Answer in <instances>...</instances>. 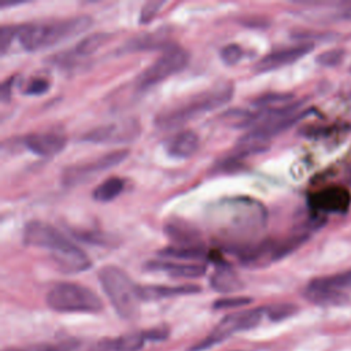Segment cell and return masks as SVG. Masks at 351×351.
Wrapping results in <instances>:
<instances>
[{"mask_svg": "<svg viewBox=\"0 0 351 351\" xmlns=\"http://www.w3.org/2000/svg\"><path fill=\"white\" fill-rule=\"evenodd\" d=\"M210 223L218 237L241 251L258 243L267 225V210L250 196L228 197L211 207Z\"/></svg>", "mask_w": 351, "mask_h": 351, "instance_id": "1", "label": "cell"}, {"mask_svg": "<svg viewBox=\"0 0 351 351\" xmlns=\"http://www.w3.org/2000/svg\"><path fill=\"white\" fill-rule=\"evenodd\" d=\"M23 243L47 250L55 266L66 274H75L92 266L89 256L60 230L43 221H30L23 228Z\"/></svg>", "mask_w": 351, "mask_h": 351, "instance_id": "2", "label": "cell"}, {"mask_svg": "<svg viewBox=\"0 0 351 351\" xmlns=\"http://www.w3.org/2000/svg\"><path fill=\"white\" fill-rule=\"evenodd\" d=\"M233 92L234 88L232 82H219L203 92H199L188 100L162 111L156 117L155 123L162 130L177 129L197 117L221 108L230 101Z\"/></svg>", "mask_w": 351, "mask_h": 351, "instance_id": "3", "label": "cell"}, {"mask_svg": "<svg viewBox=\"0 0 351 351\" xmlns=\"http://www.w3.org/2000/svg\"><path fill=\"white\" fill-rule=\"evenodd\" d=\"M92 26L89 15H78L55 22L26 23L18 29V40L27 52L51 48L62 41L70 40Z\"/></svg>", "mask_w": 351, "mask_h": 351, "instance_id": "4", "label": "cell"}, {"mask_svg": "<svg viewBox=\"0 0 351 351\" xmlns=\"http://www.w3.org/2000/svg\"><path fill=\"white\" fill-rule=\"evenodd\" d=\"M99 281L114 310L125 319H133L140 310V287L119 267L108 265L100 269Z\"/></svg>", "mask_w": 351, "mask_h": 351, "instance_id": "5", "label": "cell"}, {"mask_svg": "<svg viewBox=\"0 0 351 351\" xmlns=\"http://www.w3.org/2000/svg\"><path fill=\"white\" fill-rule=\"evenodd\" d=\"M45 302L58 313H99L103 310L101 299L89 288L74 282H59L53 285Z\"/></svg>", "mask_w": 351, "mask_h": 351, "instance_id": "6", "label": "cell"}, {"mask_svg": "<svg viewBox=\"0 0 351 351\" xmlns=\"http://www.w3.org/2000/svg\"><path fill=\"white\" fill-rule=\"evenodd\" d=\"M189 62V53L186 49L173 44L159 55L154 63H151L136 80L138 89H148L167 80L169 77L182 71Z\"/></svg>", "mask_w": 351, "mask_h": 351, "instance_id": "7", "label": "cell"}, {"mask_svg": "<svg viewBox=\"0 0 351 351\" xmlns=\"http://www.w3.org/2000/svg\"><path fill=\"white\" fill-rule=\"evenodd\" d=\"M129 156V149H115L106 152L100 155L99 158L82 162V163H74L71 166H67L62 173V182L64 186H75L80 184H84L86 181H90L96 174H100L103 171H107L119 163H122Z\"/></svg>", "mask_w": 351, "mask_h": 351, "instance_id": "8", "label": "cell"}, {"mask_svg": "<svg viewBox=\"0 0 351 351\" xmlns=\"http://www.w3.org/2000/svg\"><path fill=\"white\" fill-rule=\"evenodd\" d=\"M263 315H265V308L263 307H258V308H252V310H244V311L229 314V315L223 317L217 324V326L208 333V336L204 340H202L200 343L195 344V347H192L191 351L206 350V348L213 347L214 344L228 339L234 332L252 329V328H255L261 322Z\"/></svg>", "mask_w": 351, "mask_h": 351, "instance_id": "9", "label": "cell"}, {"mask_svg": "<svg viewBox=\"0 0 351 351\" xmlns=\"http://www.w3.org/2000/svg\"><path fill=\"white\" fill-rule=\"evenodd\" d=\"M140 134V123L137 119L128 118L117 122L100 125L89 130L84 140L93 144H126L136 140Z\"/></svg>", "mask_w": 351, "mask_h": 351, "instance_id": "10", "label": "cell"}, {"mask_svg": "<svg viewBox=\"0 0 351 351\" xmlns=\"http://www.w3.org/2000/svg\"><path fill=\"white\" fill-rule=\"evenodd\" d=\"M310 208L324 214H344L351 206V193L344 186H328L308 197Z\"/></svg>", "mask_w": 351, "mask_h": 351, "instance_id": "11", "label": "cell"}, {"mask_svg": "<svg viewBox=\"0 0 351 351\" xmlns=\"http://www.w3.org/2000/svg\"><path fill=\"white\" fill-rule=\"evenodd\" d=\"M110 38H111V36L106 32L89 34V36L84 37L82 40H80L78 44L75 47H73L71 49L56 53L52 58V62L62 66V67L74 66L78 62H81L82 59L90 56L96 51H99V48H101Z\"/></svg>", "mask_w": 351, "mask_h": 351, "instance_id": "12", "label": "cell"}, {"mask_svg": "<svg viewBox=\"0 0 351 351\" xmlns=\"http://www.w3.org/2000/svg\"><path fill=\"white\" fill-rule=\"evenodd\" d=\"M313 48L314 45L311 43H300L296 45L271 51L258 60V63L255 64V71L267 73V71H273L284 66L292 64L299 59H302L303 56H306L308 52H311Z\"/></svg>", "mask_w": 351, "mask_h": 351, "instance_id": "13", "label": "cell"}, {"mask_svg": "<svg viewBox=\"0 0 351 351\" xmlns=\"http://www.w3.org/2000/svg\"><path fill=\"white\" fill-rule=\"evenodd\" d=\"M66 137L60 132L30 133L21 138V144L34 155L49 158L58 155L66 147Z\"/></svg>", "mask_w": 351, "mask_h": 351, "instance_id": "14", "label": "cell"}, {"mask_svg": "<svg viewBox=\"0 0 351 351\" xmlns=\"http://www.w3.org/2000/svg\"><path fill=\"white\" fill-rule=\"evenodd\" d=\"M166 236L171 240V245L177 247H204L200 232L189 222L181 218L169 219L165 226Z\"/></svg>", "mask_w": 351, "mask_h": 351, "instance_id": "15", "label": "cell"}, {"mask_svg": "<svg viewBox=\"0 0 351 351\" xmlns=\"http://www.w3.org/2000/svg\"><path fill=\"white\" fill-rule=\"evenodd\" d=\"M173 44L170 43V32L166 27L158 29L151 33H144L128 40L119 52H140V51H156L167 49Z\"/></svg>", "mask_w": 351, "mask_h": 351, "instance_id": "16", "label": "cell"}, {"mask_svg": "<svg viewBox=\"0 0 351 351\" xmlns=\"http://www.w3.org/2000/svg\"><path fill=\"white\" fill-rule=\"evenodd\" d=\"M165 151L174 159H186L199 148V137L192 130H181L171 134L163 144Z\"/></svg>", "mask_w": 351, "mask_h": 351, "instance_id": "17", "label": "cell"}, {"mask_svg": "<svg viewBox=\"0 0 351 351\" xmlns=\"http://www.w3.org/2000/svg\"><path fill=\"white\" fill-rule=\"evenodd\" d=\"M145 267L155 271H165L170 277L177 278H197L206 274V266L202 263H182L167 259L149 261L147 262Z\"/></svg>", "mask_w": 351, "mask_h": 351, "instance_id": "18", "label": "cell"}, {"mask_svg": "<svg viewBox=\"0 0 351 351\" xmlns=\"http://www.w3.org/2000/svg\"><path fill=\"white\" fill-rule=\"evenodd\" d=\"M210 287L219 293H233L244 285L237 273L226 262L218 263L210 277Z\"/></svg>", "mask_w": 351, "mask_h": 351, "instance_id": "19", "label": "cell"}, {"mask_svg": "<svg viewBox=\"0 0 351 351\" xmlns=\"http://www.w3.org/2000/svg\"><path fill=\"white\" fill-rule=\"evenodd\" d=\"M351 288V267L330 276H322L313 278L307 287L306 292H343V289Z\"/></svg>", "mask_w": 351, "mask_h": 351, "instance_id": "20", "label": "cell"}, {"mask_svg": "<svg viewBox=\"0 0 351 351\" xmlns=\"http://www.w3.org/2000/svg\"><path fill=\"white\" fill-rule=\"evenodd\" d=\"M200 292V287L195 284H181V285H145L140 287L141 300H159L165 298L192 295Z\"/></svg>", "mask_w": 351, "mask_h": 351, "instance_id": "21", "label": "cell"}, {"mask_svg": "<svg viewBox=\"0 0 351 351\" xmlns=\"http://www.w3.org/2000/svg\"><path fill=\"white\" fill-rule=\"evenodd\" d=\"M158 255L163 259H176V261H186L192 263H197L207 258L206 247H177L169 245L159 250Z\"/></svg>", "mask_w": 351, "mask_h": 351, "instance_id": "22", "label": "cell"}, {"mask_svg": "<svg viewBox=\"0 0 351 351\" xmlns=\"http://www.w3.org/2000/svg\"><path fill=\"white\" fill-rule=\"evenodd\" d=\"M71 234L82 243H88L97 247L111 248L118 244V239L110 233L101 230H92V229H71Z\"/></svg>", "mask_w": 351, "mask_h": 351, "instance_id": "23", "label": "cell"}, {"mask_svg": "<svg viewBox=\"0 0 351 351\" xmlns=\"http://www.w3.org/2000/svg\"><path fill=\"white\" fill-rule=\"evenodd\" d=\"M125 188V181L121 177H108L95 188L92 196L96 202L108 203L117 199Z\"/></svg>", "mask_w": 351, "mask_h": 351, "instance_id": "24", "label": "cell"}, {"mask_svg": "<svg viewBox=\"0 0 351 351\" xmlns=\"http://www.w3.org/2000/svg\"><path fill=\"white\" fill-rule=\"evenodd\" d=\"M293 95L291 93H278V92H270L265 93L256 99L252 100V104L258 110H265V108H274L280 106H285L288 103H292Z\"/></svg>", "mask_w": 351, "mask_h": 351, "instance_id": "25", "label": "cell"}, {"mask_svg": "<svg viewBox=\"0 0 351 351\" xmlns=\"http://www.w3.org/2000/svg\"><path fill=\"white\" fill-rule=\"evenodd\" d=\"M145 341L143 332L128 333L112 339V351H138Z\"/></svg>", "mask_w": 351, "mask_h": 351, "instance_id": "26", "label": "cell"}, {"mask_svg": "<svg viewBox=\"0 0 351 351\" xmlns=\"http://www.w3.org/2000/svg\"><path fill=\"white\" fill-rule=\"evenodd\" d=\"M263 308H265V315L274 322L289 318L298 311V306L293 303H276L271 306H266Z\"/></svg>", "mask_w": 351, "mask_h": 351, "instance_id": "27", "label": "cell"}, {"mask_svg": "<svg viewBox=\"0 0 351 351\" xmlns=\"http://www.w3.org/2000/svg\"><path fill=\"white\" fill-rule=\"evenodd\" d=\"M51 82L45 77H32L21 88L23 95L26 96H40L49 90Z\"/></svg>", "mask_w": 351, "mask_h": 351, "instance_id": "28", "label": "cell"}, {"mask_svg": "<svg viewBox=\"0 0 351 351\" xmlns=\"http://www.w3.org/2000/svg\"><path fill=\"white\" fill-rule=\"evenodd\" d=\"M243 56H244V49L239 44H234V43L222 47V49L219 52L221 60L228 66L237 64L243 59Z\"/></svg>", "mask_w": 351, "mask_h": 351, "instance_id": "29", "label": "cell"}, {"mask_svg": "<svg viewBox=\"0 0 351 351\" xmlns=\"http://www.w3.org/2000/svg\"><path fill=\"white\" fill-rule=\"evenodd\" d=\"M344 53H346L344 49L335 48V49H329V51H325V52L319 53L315 60L322 67H335V66H339L343 62Z\"/></svg>", "mask_w": 351, "mask_h": 351, "instance_id": "30", "label": "cell"}, {"mask_svg": "<svg viewBox=\"0 0 351 351\" xmlns=\"http://www.w3.org/2000/svg\"><path fill=\"white\" fill-rule=\"evenodd\" d=\"M252 302L251 298L245 296H232V298H222L214 302L213 307L215 310H225V308H234V307H241L245 304H250Z\"/></svg>", "mask_w": 351, "mask_h": 351, "instance_id": "31", "label": "cell"}, {"mask_svg": "<svg viewBox=\"0 0 351 351\" xmlns=\"http://www.w3.org/2000/svg\"><path fill=\"white\" fill-rule=\"evenodd\" d=\"M18 29L19 26H11V25H5L0 29V49H1V55H5L12 40L15 37H18Z\"/></svg>", "mask_w": 351, "mask_h": 351, "instance_id": "32", "label": "cell"}, {"mask_svg": "<svg viewBox=\"0 0 351 351\" xmlns=\"http://www.w3.org/2000/svg\"><path fill=\"white\" fill-rule=\"evenodd\" d=\"M165 5L163 1H147L140 12V23H149L160 11V8Z\"/></svg>", "mask_w": 351, "mask_h": 351, "instance_id": "33", "label": "cell"}, {"mask_svg": "<svg viewBox=\"0 0 351 351\" xmlns=\"http://www.w3.org/2000/svg\"><path fill=\"white\" fill-rule=\"evenodd\" d=\"M78 347V340L67 339L55 344H47L38 348L37 351H74Z\"/></svg>", "mask_w": 351, "mask_h": 351, "instance_id": "34", "label": "cell"}, {"mask_svg": "<svg viewBox=\"0 0 351 351\" xmlns=\"http://www.w3.org/2000/svg\"><path fill=\"white\" fill-rule=\"evenodd\" d=\"M143 333L145 336V340L160 341V340H165L169 336V329H167L166 325H160V326H155L152 329H148Z\"/></svg>", "mask_w": 351, "mask_h": 351, "instance_id": "35", "label": "cell"}, {"mask_svg": "<svg viewBox=\"0 0 351 351\" xmlns=\"http://www.w3.org/2000/svg\"><path fill=\"white\" fill-rule=\"evenodd\" d=\"M14 82H15V77H8L5 81H3L1 88H0V95H1V101L3 103L10 100L11 93H12V88H14Z\"/></svg>", "mask_w": 351, "mask_h": 351, "instance_id": "36", "label": "cell"}, {"mask_svg": "<svg viewBox=\"0 0 351 351\" xmlns=\"http://www.w3.org/2000/svg\"><path fill=\"white\" fill-rule=\"evenodd\" d=\"M4 351H26V350H19V348H8V350H4Z\"/></svg>", "mask_w": 351, "mask_h": 351, "instance_id": "37", "label": "cell"}, {"mask_svg": "<svg viewBox=\"0 0 351 351\" xmlns=\"http://www.w3.org/2000/svg\"><path fill=\"white\" fill-rule=\"evenodd\" d=\"M350 71H351V69H350Z\"/></svg>", "mask_w": 351, "mask_h": 351, "instance_id": "38", "label": "cell"}]
</instances>
